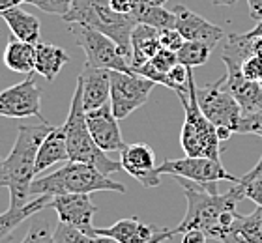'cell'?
<instances>
[{
	"instance_id": "obj_1",
	"label": "cell",
	"mask_w": 262,
	"mask_h": 243,
	"mask_svg": "<svg viewBox=\"0 0 262 243\" xmlns=\"http://www.w3.org/2000/svg\"><path fill=\"white\" fill-rule=\"evenodd\" d=\"M174 180L184 189L187 198V211L182 223L174 227L176 234H184L186 230H202L210 239H221L229 234L230 227L238 217V204L246 198L244 184H234L227 193H210L201 185L189 180L174 176Z\"/></svg>"
},
{
	"instance_id": "obj_2",
	"label": "cell",
	"mask_w": 262,
	"mask_h": 243,
	"mask_svg": "<svg viewBox=\"0 0 262 243\" xmlns=\"http://www.w3.org/2000/svg\"><path fill=\"white\" fill-rule=\"evenodd\" d=\"M53 125L41 122L38 125H19L15 144L10 156L4 159L0 185L10 191V206H25L32 200L30 185L36 176L38 150L43 139L49 135Z\"/></svg>"
},
{
	"instance_id": "obj_3",
	"label": "cell",
	"mask_w": 262,
	"mask_h": 243,
	"mask_svg": "<svg viewBox=\"0 0 262 243\" xmlns=\"http://www.w3.org/2000/svg\"><path fill=\"white\" fill-rule=\"evenodd\" d=\"M98 191H115V193H126V185L103 174L92 165L79 161H68L55 172L47 176L34 178L30 185L32 198L38 194H70V193H98Z\"/></svg>"
},
{
	"instance_id": "obj_4",
	"label": "cell",
	"mask_w": 262,
	"mask_h": 243,
	"mask_svg": "<svg viewBox=\"0 0 262 243\" xmlns=\"http://www.w3.org/2000/svg\"><path fill=\"white\" fill-rule=\"evenodd\" d=\"M62 19L68 25L75 23L109 36L122 49L126 58L131 60V32L137 27V21L131 15L113 10L109 0H75Z\"/></svg>"
},
{
	"instance_id": "obj_5",
	"label": "cell",
	"mask_w": 262,
	"mask_h": 243,
	"mask_svg": "<svg viewBox=\"0 0 262 243\" xmlns=\"http://www.w3.org/2000/svg\"><path fill=\"white\" fill-rule=\"evenodd\" d=\"M66 133H68V151H70V161H79L92 165L103 174L111 176V174L122 170V163L115 161L107 156V151H103L96 144L92 139L90 131L86 125V111L82 105V84L77 79V86L73 99H71V107L68 113V118L64 122Z\"/></svg>"
},
{
	"instance_id": "obj_6",
	"label": "cell",
	"mask_w": 262,
	"mask_h": 243,
	"mask_svg": "<svg viewBox=\"0 0 262 243\" xmlns=\"http://www.w3.org/2000/svg\"><path fill=\"white\" fill-rule=\"evenodd\" d=\"M195 88V77L191 75L189 92L176 94L182 101L184 113H186L180 137L182 150L189 157H210V159L221 161V141L217 137V127L201 111L199 101H196Z\"/></svg>"
},
{
	"instance_id": "obj_7",
	"label": "cell",
	"mask_w": 262,
	"mask_h": 243,
	"mask_svg": "<svg viewBox=\"0 0 262 243\" xmlns=\"http://www.w3.org/2000/svg\"><path fill=\"white\" fill-rule=\"evenodd\" d=\"M156 172L159 176H180L184 180H189L193 184L201 185L210 193H219V182H232L238 184L240 178L230 174L227 168L221 165V161L210 159V157H182V159H165L159 163Z\"/></svg>"
},
{
	"instance_id": "obj_8",
	"label": "cell",
	"mask_w": 262,
	"mask_h": 243,
	"mask_svg": "<svg viewBox=\"0 0 262 243\" xmlns=\"http://www.w3.org/2000/svg\"><path fill=\"white\" fill-rule=\"evenodd\" d=\"M70 32L75 38V43L86 54V65L133 73L126 54L122 53V49L109 36L82 27V25H75V23L70 25Z\"/></svg>"
},
{
	"instance_id": "obj_9",
	"label": "cell",
	"mask_w": 262,
	"mask_h": 243,
	"mask_svg": "<svg viewBox=\"0 0 262 243\" xmlns=\"http://www.w3.org/2000/svg\"><path fill=\"white\" fill-rule=\"evenodd\" d=\"M111 75V107L118 120L127 118L131 113L142 107L156 88L152 79H146L137 73L109 71Z\"/></svg>"
},
{
	"instance_id": "obj_10",
	"label": "cell",
	"mask_w": 262,
	"mask_h": 243,
	"mask_svg": "<svg viewBox=\"0 0 262 243\" xmlns=\"http://www.w3.org/2000/svg\"><path fill=\"white\" fill-rule=\"evenodd\" d=\"M225 77H221L219 81L206 84V86H196V101L199 107L204 113L210 122L215 127H229L234 131L238 120L242 118V108L238 105L232 94L225 90Z\"/></svg>"
},
{
	"instance_id": "obj_11",
	"label": "cell",
	"mask_w": 262,
	"mask_h": 243,
	"mask_svg": "<svg viewBox=\"0 0 262 243\" xmlns=\"http://www.w3.org/2000/svg\"><path fill=\"white\" fill-rule=\"evenodd\" d=\"M0 116L4 118H28L41 116V88L34 79V73L25 81L0 92Z\"/></svg>"
},
{
	"instance_id": "obj_12",
	"label": "cell",
	"mask_w": 262,
	"mask_h": 243,
	"mask_svg": "<svg viewBox=\"0 0 262 243\" xmlns=\"http://www.w3.org/2000/svg\"><path fill=\"white\" fill-rule=\"evenodd\" d=\"M51 208L58 213V221L73 225L88 236H96L94 213L98 211L88 193H70L53 196Z\"/></svg>"
},
{
	"instance_id": "obj_13",
	"label": "cell",
	"mask_w": 262,
	"mask_h": 243,
	"mask_svg": "<svg viewBox=\"0 0 262 243\" xmlns=\"http://www.w3.org/2000/svg\"><path fill=\"white\" fill-rule=\"evenodd\" d=\"M120 163L122 170H126L142 187L150 189L161 184V176L156 172V153L152 146H148L146 142L126 144V148L120 151Z\"/></svg>"
},
{
	"instance_id": "obj_14",
	"label": "cell",
	"mask_w": 262,
	"mask_h": 243,
	"mask_svg": "<svg viewBox=\"0 0 262 243\" xmlns=\"http://www.w3.org/2000/svg\"><path fill=\"white\" fill-rule=\"evenodd\" d=\"M120 120L116 118L111 107V101L101 105V107L94 108V111H86V125L92 139L96 144L103 151H122L126 148L124 137H122Z\"/></svg>"
},
{
	"instance_id": "obj_15",
	"label": "cell",
	"mask_w": 262,
	"mask_h": 243,
	"mask_svg": "<svg viewBox=\"0 0 262 243\" xmlns=\"http://www.w3.org/2000/svg\"><path fill=\"white\" fill-rule=\"evenodd\" d=\"M172 11L176 17L174 28L184 36L186 41H204V43L215 47L225 38L223 28L206 21L204 17L191 11L184 4H176Z\"/></svg>"
},
{
	"instance_id": "obj_16",
	"label": "cell",
	"mask_w": 262,
	"mask_h": 243,
	"mask_svg": "<svg viewBox=\"0 0 262 243\" xmlns=\"http://www.w3.org/2000/svg\"><path fill=\"white\" fill-rule=\"evenodd\" d=\"M227 75H225V90L232 94L242 108V114H251L262 108V86L260 82L249 81L242 75L240 65L227 64Z\"/></svg>"
},
{
	"instance_id": "obj_17",
	"label": "cell",
	"mask_w": 262,
	"mask_h": 243,
	"mask_svg": "<svg viewBox=\"0 0 262 243\" xmlns=\"http://www.w3.org/2000/svg\"><path fill=\"white\" fill-rule=\"evenodd\" d=\"M111 70L103 68H82L81 75L77 77L82 84V105L84 111H94L111 101Z\"/></svg>"
},
{
	"instance_id": "obj_18",
	"label": "cell",
	"mask_w": 262,
	"mask_h": 243,
	"mask_svg": "<svg viewBox=\"0 0 262 243\" xmlns=\"http://www.w3.org/2000/svg\"><path fill=\"white\" fill-rule=\"evenodd\" d=\"M163 228L156 227V225H146V223L139 221L137 217H127V219L116 221L111 227L96 228V236H109L118 243H148Z\"/></svg>"
},
{
	"instance_id": "obj_19",
	"label": "cell",
	"mask_w": 262,
	"mask_h": 243,
	"mask_svg": "<svg viewBox=\"0 0 262 243\" xmlns=\"http://www.w3.org/2000/svg\"><path fill=\"white\" fill-rule=\"evenodd\" d=\"M51 202H53L51 194H38L32 200H28L25 206H17V208L10 206L4 213H0V243H10L15 228L41 210L51 208Z\"/></svg>"
},
{
	"instance_id": "obj_20",
	"label": "cell",
	"mask_w": 262,
	"mask_h": 243,
	"mask_svg": "<svg viewBox=\"0 0 262 243\" xmlns=\"http://www.w3.org/2000/svg\"><path fill=\"white\" fill-rule=\"evenodd\" d=\"M62 161H70V151H68V133L64 124L58 127H53L49 135L45 137L38 150V161H36V176L47 170L49 167Z\"/></svg>"
},
{
	"instance_id": "obj_21",
	"label": "cell",
	"mask_w": 262,
	"mask_h": 243,
	"mask_svg": "<svg viewBox=\"0 0 262 243\" xmlns=\"http://www.w3.org/2000/svg\"><path fill=\"white\" fill-rule=\"evenodd\" d=\"M0 17L8 25L11 36H15L17 39L28 41V43L32 45L39 43V38H41V23H39V19L36 15L25 11L21 6H13L10 10L2 11Z\"/></svg>"
},
{
	"instance_id": "obj_22",
	"label": "cell",
	"mask_w": 262,
	"mask_h": 243,
	"mask_svg": "<svg viewBox=\"0 0 262 243\" xmlns=\"http://www.w3.org/2000/svg\"><path fill=\"white\" fill-rule=\"evenodd\" d=\"M161 43H159V30L148 25H137L131 32V70L139 65L146 64L159 53Z\"/></svg>"
},
{
	"instance_id": "obj_23",
	"label": "cell",
	"mask_w": 262,
	"mask_h": 243,
	"mask_svg": "<svg viewBox=\"0 0 262 243\" xmlns=\"http://www.w3.org/2000/svg\"><path fill=\"white\" fill-rule=\"evenodd\" d=\"M4 65L15 73H36V45L10 36L4 49Z\"/></svg>"
},
{
	"instance_id": "obj_24",
	"label": "cell",
	"mask_w": 262,
	"mask_h": 243,
	"mask_svg": "<svg viewBox=\"0 0 262 243\" xmlns=\"http://www.w3.org/2000/svg\"><path fill=\"white\" fill-rule=\"evenodd\" d=\"M221 243H262V208L249 215L236 217L234 225L230 227L229 234L221 239Z\"/></svg>"
},
{
	"instance_id": "obj_25",
	"label": "cell",
	"mask_w": 262,
	"mask_h": 243,
	"mask_svg": "<svg viewBox=\"0 0 262 243\" xmlns=\"http://www.w3.org/2000/svg\"><path fill=\"white\" fill-rule=\"evenodd\" d=\"M68 62L70 56L62 47L45 41L36 43V73H39L45 81H55Z\"/></svg>"
},
{
	"instance_id": "obj_26",
	"label": "cell",
	"mask_w": 262,
	"mask_h": 243,
	"mask_svg": "<svg viewBox=\"0 0 262 243\" xmlns=\"http://www.w3.org/2000/svg\"><path fill=\"white\" fill-rule=\"evenodd\" d=\"M131 17L137 21V25H148L156 30H165V28H174L176 17L172 10H165V6H150L144 2H139Z\"/></svg>"
},
{
	"instance_id": "obj_27",
	"label": "cell",
	"mask_w": 262,
	"mask_h": 243,
	"mask_svg": "<svg viewBox=\"0 0 262 243\" xmlns=\"http://www.w3.org/2000/svg\"><path fill=\"white\" fill-rule=\"evenodd\" d=\"M251 43H253V38H249L247 34H229L227 41H225L223 54H221L223 64L225 65L232 64L242 68V64L253 54Z\"/></svg>"
},
{
	"instance_id": "obj_28",
	"label": "cell",
	"mask_w": 262,
	"mask_h": 243,
	"mask_svg": "<svg viewBox=\"0 0 262 243\" xmlns=\"http://www.w3.org/2000/svg\"><path fill=\"white\" fill-rule=\"evenodd\" d=\"M212 51H213L212 45L204 43V41H186V43L182 45L180 51L176 53V56H178L180 64L193 70V68L206 64Z\"/></svg>"
},
{
	"instance_id": "obj_29",
	"label": "cell",
	"mask_w": 262,
	"mask_h": 243,
	"mask_svg": "<svg viewBox=\"0 0 262 243\" xmlns=\"http://www.w3.org/2000/svg\"><path fill=\"white\" fill-rule=\"evenodd\" d=\"M53 236H55L56 243H90L94 238V236H88L82 230H79L73 225H68L64 221H58Z\"/></svg>"
},
{
	"instance_id": "obj_30",
	"label": "cell",
	"mask_w": 262,
	"mask_h": 243,
	"mask_svg": "<svg viewBox=\"0 0 262 243\" xmlns=\"http://www.w3.org/2000/svg\"><path fill=\"white\" fill-rule=\"evenodd\" d=\"M234 133L262 137V108L260 111H255L251 114H242V118L236 124Z\"/></svg>"
},
{
	"instance_id": "obj_31",
	"label": "cell",
	"mask_w": 262,
	"mask_h": 243,
	"mask_svg": "<svg viewBox=\"0 0 262 243\" xmlns=\"http://www.w3.org/2000/svg\"><path fill=\"white\" fill-rule=\"evenodd\" d=\"M75 0H23V4L36 6L38 10L51 13V15H60L64 17L71 10Z\"/></svg>"
},
{
	"instance_id": "obj_32",
	"label": "cell",
	"mask_w": 262,
	"mask_h": 243,
	"mask_svg": "<svg viewBox=\"0 0 262 243\" xmlns=\"http://www.w3.org/2000/svg\"><path fill=\"white\" fill-rule=\"evenodd\" d=\"M159 43L161 47L167 49V51H174L178 53L182 49V45L186 43V39L176 28H165V30H159Z\"/></svg>"
},
{
	"instance_id": "obj_33",
	"label": "cell",
	"mask_w": 262,
	"mask_h": 243,
	"mask_svg": "<svg viewBox=\"0 0 262 243\" xmlns=\"http://www.w3.org/2000/svg\"><path fill=\"white\" fill-rule=\"evenodd\" d=\"M21 243H56V241L53 232L49 230V227L43 225V223H39V225H34L28 230V234L25 236V239Z\"/></svg>"
},
{
	"instance_id": "obj_34",
	"label": "cell",
	"mask_w": 262,
	"mask_h": 243,
	"mask_svg": "<svg viewBox=\"0 0 262 243\" xmlns=\"http://www.w3.org/2000/svg\"><path fill=\"white\" fill-rule=\"evenodd\" d=\"M242 75L249 79V81L260 82L262 81V58L251 54L249 58L242 64Z\"/></svg>"
},
{
	"instance_id": "obj_35",
	"label": "cell",
	"mask_w": 262,
	"mask_h": 243,
	"mask_svg": "<svg viewBox=\"0 0 262 243\" xmlns=\"http://www.w3.org/2000/svg\"><path fill=\"white\" fill-rule=\"evenodd\" d=\"M242 184V182H240ZM244 187H246V198L253 200L257 206H260L262 208V174L260 176H257V178L249 180V182H246L244 184Z\"/></svg>"
},
{
	"instance_id": "obj_36",
	"label": "cell",
	"mask_w": 262,
	"mask_h": 243,
	"mask_svg": "<svg viewBox=\"0 0 262 243\" xmlns=\"http://www.w3.org/2000/svg\"><path fill=\"white\" fill-rule=\"evenodd\" d=\"M208 236L202 230H186V232L182 234V243H206Z\"/></svg>"
},
{
	"instance_id": "obj_37",
	"label": "cell",
	"mask_w": 262,
	"mask_h": 243,
	"mask_svg": "<svg viewBox=\"0 0 262 243\" xmlns=\"http://www.w3.org/2000/svg\"><path fill=\"white\" fill-rule=\"evenodd\" d=\"M247 6H249V15L255 21H260L262 19V0H247Z\"/></svg>"
},
{
	"instance_id": "obj_38",
	"label": "cell",
	"mask_w": 262,
	"mask_h": 243,
	"mask_svg": "<svg viewBox=\"0 0 262 243\" xmlns=\"http://www.w3.org/2000/svg\"><path fill=\"white\" fill-rule=\"evenodd\" d=\"M262 174V156H260V159L257 161V165L249 170V172L246 174V176H242L240 178V182L242 184H246V182H249V180H253V178H257V176H260Z\"/></svg>"
},
{
	"instance_id": "obj_39",
	"label": "cell",
	"mask_w": 262,
	"mask_h": 243,
	"mask_svg": "<svg viewBox=\"0 0 262 243\" xmlns=\"http://www.w3.org/2000/svg\"><path fill=\"white\" fill-rule=\"evenodd\" d=\"M176 236V232H174V228H163L161 232L156 236L154 239H150L148 243H163L165 239H172Z\"/></svg>"
},
{
	"instance_id": "obj_40",
	"label": "cell",
	"mask_w": 262,
	"mask_h": 243,
	"mask_svg": "<svg viewBox=\"0 0 262 243\" xmlns=\"http://www.w3.org/2000/svg\"><path fill=\"white\" fill-rule=\"evenodd\" d=\"M251 51H253V54H255V56H260V58H262V36L253 38Z\"/></svg>"
},
{
	"instance_id": "obj_41",
	"label": "cell",
	"mask_w": 262,
	"mask_h": 243,
	"mask_svg": "<svg viewBox=\"0 0 262 243\" xmlns=\"http://www.w3.org/2000/svg\"><path fill=\"white\" fill-rule=\"evenodd\" d=\"M232 133H234V131L229 129V127H223V125H221V127H217V137H219V141H221V142L229 141L230 137H232Z\"/></svg>"
},
{
	"instance_id": "obj_42",
	"label": "cell",
	"mask_w": 262,
	"mask_h": 243,
	"mask_svg": "<svg viewBox=\"0 0 262 243\" xmlns=\"http://www.w3.org/2000/svg\"><path fill=\"white\" fill-rule=\"evenodd\" d=\"M21 4H23V0H0V13L13 8V6H21Z\"/></svg>"
},
{
	"instance_id": "obj_43",
	"label": "cell",
	"mask_w": 262,
	"mask_h": 243,
	"mask_svg": "<svg viewBox=\"0 0 262 243\" xmlns=\"http://www.w3.org/2000/svg\"><path fill=\"white\" fill-rule=\"evenodd\" d=\"M246 34L249 36V38H257V36H262V19L257 23V27L251 28V30H249V32H246Z\"/></svg>"
},
{
	"instance_id": "obj_44",
	"label": "cell",
	"mask_w": 262,
	"mask_h": 243,
	"mask_svg": "<svg viewBox=\"0 0 262 243\" xmlns=\"http://www.w3.org/2000/svg\"><path fill=\"white\" fill-rule=\"evenodd\" d=\"M90 243H118L116 239L109 238V236H94Z\"/></svg>"
},
{
	"instance_id": "obj_45",
	"label": "cell",
	"mask_w": 262,
	"mask_h": 243,
	"mask_svg": "<svg viewBox=\"0 0 262 243\" xmlns=\"http://www.w3.org/2000/svg\"><path fill=\"white\" fill-rule=\"evenodd\" d=\"M238 0H212L213 6H234Z\"/></svg>"
},
{
	"instance_id": "obj_46",
	"label": "cell",
	"mask_w": 262,
	"mask_h": 243,
	"mask_svg": "<svg viewBox=\"0 0 262 243\" xmlns=\"http://www.w3.org/2000/svg\"><path fill=\"white\" fill-rule=\"evenodd\" d=\"M144 4H150V6H165L169 0H142Z\"/></svg>"
},
{
	"instance_id": "obj_47",
	"label": "cell",
	"mask_w": 262,
	"mask_h": 243,
	"mask_svg": "<svg viewBox=\"0 0 262 243\" xmlns=\"http://www.w3.org/2000/svg\"><path fill=\"white\" fill-rule=\"evenodd\" d=\"M2 165H4V159H0V174H2Z\"/></svg>"
},
{
	"instance_id": "obj_48",
	"label": "cell",
	"mask_w": 262,
	"mask_h": 243,
	"mask_svg": "<svg viewBox=\"0 0 262 243\" xmlns=\"http://www.w3.org/2000/svg\"><path fill=\"white\" fill-rule=\"evenodd\" d=\"M260 86H262V81H260Z\"/></svg>"
}]
</instances>
